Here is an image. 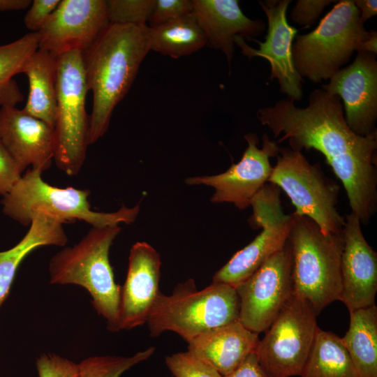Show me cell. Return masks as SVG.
<instances>
[{
	"instance_id": "obj_1",
	"label": "cell",
	"mask_w": 377,
	"mask_h": 377,
	"mask_svg": "<svg viewBox=\"0 0 377 377\" xmlns=\"http://www.w3.org/2000/svg\"><path fill=\"white\" fill-rule=\"evenodd\" d=\"M256 117L277 143L288 140L290 148L314 149L323 155L341 182L351 213L368 224L377 210V131L367 135L348 126L341 99L323 89L313 90L305 108L286 98L258 110Z\"/></svg>"
},
{
	"instance_id": "obj_2",
	"label": "cell",
	"mask_w": 377,
	"mask_h": 377,
	"mask_svg": "<svg viewBox=\"0 0 377 377\" xmlns=\"http://www.w3.org/2000/svg\"><path fill=\"white\" fill-rule=\"evenodd\" d=\"M149 51L148 25L110 24L82 52L87 88L93 94L89 145L107 132L115 107L129 91Z\"/></svg>"
},
{
	"instance_id": "obj_3",
	"label": "cell",
	"mask_w": 377,
	"mask_h": 377,
	"mask_svg": "<svg viewBox=\"0 0 377 377\" xmlns=\"http://www.w3.org/2000/svg\"><path fill=\"white\" fill-rule=\"evenodd\" d=\"M120 232L119 226L92 227L79 242L55 253L49 263L50 283L84 288L97 313L106 320L108 330L114 332L119 331L121 286L114 281L109 252Z\"/></svg>"
},
{
	"instance_id": "obj_4",
	"label": "cell",
	"mask_w": 377,
	"mask_h": 377,
	"mask_svg": "<svg viewBox=\"0 0 377 377\" xmlns=\"http://www.w3.org/2000/svg\"><path fill=\"white\" fill-rule=\"evenodd\" d=\"M42 173L29 168L1 200L3 212L22 226H29L37 214L63 225L82 221L97 228L130 224L138 215L139 204L133 207L123 205L113 212H95L88 200L89 190L51 186L42 179Z\"/></svg>"
},
{
	"instance_id": "obj_5",
	"label": "cell",
	"mask_w": 377,
	"mask_h": 377,
	"mask_svg": "<svg viewBox=\"0 0 377 377\" xmlns=\"http://www.w3.org/2000/svg\"><path fill=\"white\" fill-rule=\"evenodd\" d=\"M293 216L288 238L293 294L309 302L318 315L340 300L341 234H326L309 218Z\"/></svg>"
},
{
	"instance_id": "obj_6",
	"label": "cell",
	"mask_w": 377,
	"mask_h": 377,
	"mask_svg": "<svg viewBox=\"0 0 377 377\" xmlns=\"http://www.w3.org/2000/svg\"><path fill=\"white\" fill-rule=\"evenodd\" d=\"M239 314L234 286L212 282L197 290L191 279L179 283L170 295L159 292L147 323L152 337L171 331L188 342L206 331L239 320Z\"/></svg>"
},
{
	"instance_id": "obj_7",
	"label": "cell",
	"mask_w": 377,
	"mask_h": 377,
	"mask_svg": "<svg viewBox=\"0 0 377 377\" xmlns=\"http://www.w3.org/2000/svg\"><path fill=\"white\" fill-rule=\"evenodd\" d=\"M353 0H341L312 31L297 35L292 46L295 70L304 80L319 83L348 63L355 51L362 50L370 36Z\"/></svg>"
},
{
	"instance_id": "obj_8",
	"label": "cell",
	"mask_w": 377,
	"mask_h": 377,
	"mask_svg": "<svg viewBox=\"0 0 377 377\" xmlns=\"http://www.w3.org/2000/svg\"><path fill=\"white\" fill-rule=\"evenodd\" d=\"M57 60L54 161L58 168L72 177L82 168L89 145V116L85 109L89 90L82 52H66Z\"/></svg>"
},
{
	"instance_id": "obj_9",
	"label": "cell",
	"mask_w": 377,
	"mask_h": 377,
	"mask_svg": "<svg viewBox=\"0 0 377 377\" xmlns=\"http://www.w3.org/2000/svg\"><path fill=\"white\" fill-rule=\"evenodd\" d=\"M268 180L283 190L295 207L293 213L311 219L326 234H341L345 223L337 207L339 186L327 177L320 163H310L302 151L280 148Z\"/></svg>"
},
{
	"instance_id": "obj_10",
	"label": "cell",
	"mask_w": 377,
	"mask_h": 377,
	"mask_svg": "<svg viewBox=\"0 0 377 377\" xmlns=\"http://www.w3.org/2000/svg\"><path fill=\"white\" fill-rule=\"evenodd\" d=\"M311 304L293 293L259 341L256 354L269 377L300 376L318 325Z\"/></svg>"
},
{
	"instance_id": "obj_11",
	"label": "cell",
	"mask_w": 377,
	"mask_h": 377,
	"mask_svg": "<svg viewBox=\"0 0 377 377\" xmlns=\"http://www.w3.org/2000/svg\"><path fill=\"white\" fill-rule=\"evenodd\" d=\"M250 206L253 214L249 222L253 228H262V231L214 274L212 282L236 286L287 243L293 216L283 213L279 188L266 184L253 197Z\"/></svg>"
},
{
	"instance_id": "obj_12",
	"label": "cell",
	"mask_w": 377,
	"mask_h": 377,
	"mask_svg": "<svg viewBox=\"0 0 377 377\" xmlns=\"http://www.w3.org/2000/svg\"><path fill=\"white\" fill-rule=\"evenodd\" d=\"M235 288L239 300V321L253 332H265L293 293L288 241Z\"/></svg>"
},
{
	"instance_id": "obj_13",
	"label": "cell",
	"mask_w": 377,
	"mask_h": 377,
	"mask_svg": "<svg viewBox=\"0 0 377 377\" xmlns=\"http://www.w3.org/2000/svg\"><path fill=\"white\" fill-rule=\"evenodd\" d=\"M244 139L248 145L238 163L219 175L191 177L185 183L213 187L214 193L210 199L213 203H232L240 210L249 207L253 197L268 182L273 170L270 158L279 154L280 147L266 133L261 148L256 133H249Z\"/></svg>"
},
{
	"instance_id": "obj_14",
	"label": "cell",
	"mask_w": 377,
	"mask_h": 377,
	"mask_svg": "<svg viewBox=\"0 0 377 377\" xmlns=\"http://www.w3.org/2000/svg\"><path fill=\"white\" fill-rule=\"evenodd\" d=\"M105 0H61L38 34V49L57 57L84 52L108 28Z\"/></svg>"
},
{
	"instance_id": "obj_15",
	"label": "cell",
	"mask_w": 377,
	"mask_h": 377,
	"mask_svg": "<svg viewBox=\"0 0 377 377\" xmlns=\"http://www.w3.org/2000/svg\"><path fill=\"white\" fill-rule=\"evenodd\" d=\"M258 3L267 20L265 41L252 39L259 45V48L255 49L249 45L244 38L237 36L235 44L249 59L256 57L266 59L271 68L269 79L277 80L280 92L294 102L300 101L303 97V79L295 68L292 55L297 29L290 26L287 20V10L291 1L265 0Z\"/></svg>"
},
{
	"instance_id": "obj_16",
	"label": "cell",
	"mask_w": 377,
	"mask_h": 377,
	"mask_svg": "<svg viewBox=\"0 0 377 377\" xmlns=\"http://www.w3.org/2000/svg\"><path fill=\"white\" fill-rule=\"evenodd\" d=\"M374 53L360 51L348 66L341 68L322 89L342 99L345 119L360 135L376 130L377 61Z\"/></svg>"
},
{
	"instance_id": "obj_17",
	"label": "cell",
	"mask_w": 377,
	"mask_h": 377,
	"mask_svg": "<svg viewBox=\"0 0 377 377\" xmlns=\"http://www.w3.org/2000/svg\"><path fill=\"white\" fill-rule=\"evenodd\" d=\"M341 260V293L349 312L375 304L377 291V253L367 243L359 219L345 216Z\"/></svg>"
},
{
	"instance_id": "obj_18",
	"label": "cell",
	"mask_w": 377,
	"mask_h": 377,
	"mask_svg": "<svg viewBox=\"0 0 377 377\" xmlns=\"http://www.w3.org/2000/svg\"><path fill=\"white\" fill-rule=\"evenodd\" d=\"M161 266L160 255L149 244L138 242L132 246L126 278L120 290L119 330L147 323L160 292Z\"/></svg>"
},
{
	"instance_id": "obj_19",
	"label": "cell",
	"mask_w": 377,
	"mask_h": 377,
	"mask_svg": "<svg viewBox=\"0 0 377 377\" xmlns=\"http://www.w3.org/2000/svg\"><path fill=\"white\" fill-rule=\"evenodd\" d=\"M0 141L22 172L47 170L54 160V128L16 107L0 108Z\"/></svg>"
},
{
	"instance_id": "obj_20",
	"label": "cell",
	"mask_w": 377,
	"mask_h": 377,
	"mask_svg": "<svg viewBox=\"0 0 377 377\" xmlns=\"http://www.w3.org/2000/svg\"><path fill=\"white\" fill-rule=\"evenodd\" d=\"M193 14L207 38V45L221 51L229 66L235 52V38L251 40L266 29L260 19L249 18L237 0H192Z\"/></svg>"
},
{
	"instance_id": "obj_21",
	"label": "cell",
	"mask_w": 377,
	"mask_h": 377,
	"mask_svg": "<svg viewBox=\"0 0 377 377\" xmlns=\"http://www.w3.org/2000/svg\"><path fill=\"white\" fill-rule=\"evenodd\" d=\"M258 334L239 320L206 331L187 342L188 351L207 362L223 376L236 369L256 353Z\"/></svg>"
},
{
	"instance_id": "obj_22",
	"label": "cell",
	"mask_w": 377,
	"mask_h": 377,
	"mask_svg": "<svg viewBox=\"0 0 377 377\" xmlns=\"http://www.w3.org/2000/svg\"><path fill=\"white\" fill-rule=\"evenodd\" d=\"M67 242L62 223L36 215L22 239L12 248L0 251V308L8 297L19 266L29 253L40 246H64Z\"/></svg>"
},
{
	"instance_id": "obj_23",
	"label": "cell",
	"mask_w": 377,
	"mask_h": 377,
	"mask_svg": "<svg viewBox=\"0 0 377 377\" xmlns=\"http://www.w3.org/2000/svg\"><path fill=\"white\" fill-rule=\"evenodd\" d=\"M22 73L27 76L29 82V93L23 110L54 128L57 110V57L38 49L25 63Z\"/></svg>"
},
{
	"instance_id": "obj_24",
	"label": "cell",
	"mask_w": 377,
	"mask_h": 377,
	"mask_svg": "<svg viewBox=\"0 0 377 377\" xmlns=\"http://www.w3.org/2000/svg\"><path fill=\"white\" fill-rule=\"evenodd\" d=\"M341 342L359 377H377V307L350 312V325Z\"/></svg>"
},
{
	"instance_id": "obj_25",
	"label": "cell",
	"mask_w": 377,
	"mask_h": 377,
	"mask_svg": "<svg viewBox=\"0 0 377 377\" xmlns=\"http://www.w3.org/2000/svg\"><path fill=\"white\" fill-rule=\"evenodd\" d=\"M150 50L173 59L190 55L207 45V38L193 13L149 27Z\"/></svg>"
},
{
	"instance_id": "obj_26",
	"label": "cell",
	"mask_w": 377,
	"mask_h": 377,
	"mask_svg": "<svg viewBox=\"0 0 377 377\" xmlns=\"http://www.w3.org/2000/svg\"><path fill=\"white\" fill-rule=\"evenodd\" d=\"M301 377H359L337 334L318 327Z\"/></svg>"
},
{
	"instance_id": "obj_27",
	"label": "cell",
	"mask_w": 377,
	"mask_h": 377,
	"mask_svg": "<svg viewBox=\"0 0 377 377\" xmlns=\"http://www.w3.org/2000/svg\"><path fill=\"white\" fill-rule=\"evenodd\" d=\"M38 32H29L16 40L0 45V108L16 107L24 98L13 77L38 49Z\"/></svg>"
},
{
	"instance_id": "obj_28",
	"label": "cell",
	"mask_w": 377,
	"mask_h": 377,
	"mask_svg": "<svg viewBox=\"0 0 377 377\" xmlns=\"http://www.w3.org/2000/svg\"><path fill=\"white\" fill-rule=\"evenodd\" d=\"M154 352L155 348L149 347L129 357H89L77 364L79 377H120L131 367L149 359Z\"/></svg>"
},
{
	"instance_id": "obj_29",
	"label": "cell",
	"mask_w": 377,
	"mask_h": 377,
	"mask_svg": "<svg viewBox=\"0 0 377 377\" xmlns=\"http://www.w3.org/2000/svg\"><path fill=\"white\" fill-rule=\"evenodd\" d=\"M156 0H108L110 24L147 25Z\"/></svg>"
},
{
	"instance_id": "obj_30",
	"label": "cell",
	"mask_w": 377,
	"mask_h": 377,
	"mask_svg": "<svg viewBox=\"0 0 377 377\" xmlns=\"http://www.w3.org/2000/svg\"><path fill=\"white\" fill-rule=\"evenodd\" d=\"M165 361L175 377H223L212 365L188 350L167 355Z\"/></svg>"
},
{
	"instance_id": "obj_31",
	"label": "cell",
	"mask_w": 377,
	"mask_h": 377,
	"mask_svg": "<svg viewBox=\"0 0 377 377\" xmlns=\"http://www.w3.org/2000/svg\"><path fill=\"white\" fill-rule=\"evenodd\" d=\"M38 377H79L77 363L52 353H44L36 358Z\"/></svg>"
},
{
	"instance_id": "obj_32",
	"label": "cell",
	"mask_w": 377,
	"mask_h": 377,
	"mask_svg": "<svg viewBox=\"0 0 377 377\" xmlns=\"http://www.w3.org/2000/svg\"><path fill=\"white\" fill-rule=\"evenodd\" d=\"M193 13L192 0H156L149 26L161 24Z\"/></svg>"
},
{
	"instance_id": "obj_33",
	"label": "cell",
	"mask_w": 377,
	"mask_h": 377,
	"mask_svg": "<svg viewBox=\"0 0 377 377\" xmlns=\"http://www.w3.org/2000/svg\"><path fill=\"white\" fill-rule=\"evenodd\" d=\"M331 0H298L293 8L290 17L293 22L310 27L323 11L324 8L331 3Z\"/></svg>"
},
{
	"instance_id": "obj_34",
	"label": "cell",
	"mask_w": 377,
	"mask_h": 377,
	"mask_svg": "<svg viewBox=\"0 0 377 377\" xmlns=\"http://www.w3.org/2000/svg\"><path fill=\"white\" fill-rule=\"evenodd\" d=\"M61 0H34L24 15V23L31 32H38Z\"/></svg>"
},
{
	"instance_id": "obj_35",
	"label": "cell",
	"mask_w": 377,
	"mask_h": 377,
	"mask_svg": "<svg viewBox=\"0 0 377 377\" xmlns=\"http://www.w3.org/2000/svg\"><path fill=\"white\" fill-rule=\"evenodd\" d=\"M20 168L0 141V194H7L22 175Z\"/></svg>"
},
{
	"instance_id": "obj_36",
	"label": "cell",
	"mask_w": 377,
	"mask_h": 377,
	"mask_svg": "<svg viewBox=\"0 0 377 377\" xmlns=\"http://www.w3.org/2000/svg\"><path fill=\"white\" fill-rule=\"evenodd\" d=\"M223 377H269L258 363L256 353L250 354L233 371Z\"/></svg>"
},
{
	"instance_id": "obj_37",
	"label": "cell",
	"mask_w": 377,
	"mask_h": 377,
	"mask_svg": "<svg viewBox=\"0 0 377 377\" xmlns=\"http://www.w3.org/2000/svg\"><path fill=\"white\" fill-rule=\"evenodd\" d=\"M354 3L359 10L360 19L364 23L377 15L376 0H355Z\"/></svg>"
},
{
	"instance_id": "obj_38",
	"label": "cell",
	"mask_w": 377,
	"mask_h": 377,
	"mask_svg": "<svg viewBox=\"0 0 377 377\" xmlns=\"http://www.w3.org/2000/svg\"><path fill=\"white\" fill-rule=\"evenodd\" d=\"M31 1V0H0V12L29 8Z\"/></svg>"
}]
</instances>
